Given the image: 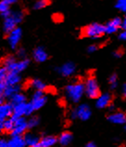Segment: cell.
Returning a JSON list of instances; mask_svg holds the SVG:
<instances>
[{"mask_svg":"<svg viewBox=\"0 0 126 147\" xmlns=\"http://www.w3.org/2000/svg\"><path fill=\"white\" fill-rule=\"evenodd\" d=\"M65 94H66V97L71 102L73 103L79 102L82 100L83 96L85 95V84L82 82H75V83L69 84L65 88Z\"/></svg>","mask_w":126,"mask_h":147,"instance_id":"1","label":"cell"},{"mask_svg":"<svg viewBox=\"0 0 126 147\" xmlns=\"http://www.w3.org/2000/svg\"><path fill=\"white\" fill-rule=\"evenodd\" d=\"M83 84H85V95L89 99H97L101 94L98 82L94 76H88Z\"/></svg>","mask_w":126,"mask_h":147,"instance_id":"2","label":"cell"},{"mask_svg":"<svg viewBox=\"0 0 126 147\" xmlns=\"http://www.w3.org/2000/svg\"><path fill=\"white\" fill-rule=\"evenodd\" d=\"M92 110L86 103H82L71 112V117L72 119H79L82 121H86L91 117Z\"/></svg>","mask_w":126,"mask_h":147,"instance_id":"3","label":"cell"},{"mask_svg":"<svg viewBox=\"0 0 126 147\" xmlns=\"http://www.w3.org/2000/svg\"><path fill=\"white\" fill-rule=\"evenodd\" d=\"M106 34L105 25L94 22L92 24L87 25L85 29L83 30V34L89 38H98Z\"/></svg>","mask_w":126,"mask_h":147,"instance_id":"4","label":"cell"},{"mask_svg":"<svg viewBox=\"0 0 126 147\" xmlns=\"http://www.w3.org/2000/svg\"><path fill=\"white\" fill-rule=\"evenodd\" d=\"M47 96L45 95L44 91L35 90L32 96V100L30 102L32 103L33 109L35 111H38V110H40L42 107L45 106V104L47 103Z\"/></svg>","mask_w":126,"mask_h":147,"instance_id":"5","label":"cell"},{"mask_svg":"<svg viewBox=\"0 0 126 147\" xmlns=\"http://www.w3.org/2000/svg\"><path fill=\"white\" fill-rule=\"evenodd\" d=\"M29 129L28 127V120L23 117H20L15 119V126L14 129L12 131L11 135H19V136H23V135L27 132V130Z\"/></svg>","mask_w":126,"mask_h":147,"instance_id":"6","label":"cell"},{"mask_svg":"<svg viewBox=\"0 0 126 147\" xmlns=\"http://www.w3.org/2000/svg\"><path fill=\"white\" fill-rule=\"evenodd\" d=\"M21 85H17V86H9V85H7L5 88V90L0 92V102H5L6 100H9L16 93L21 92Z\"/></svg>","mask_w":126,"mask_h":147,"instance_id":"7","label":"cell"},{"mask_svg":"<svg viewBox=\"0 0 126 147\" xmlns=\"http://www.w3.org/2000/svg\"><path fill=\"white\" fill-rule=\"evenodd\" d=\"M7 42H9V47L12 49H17L18 45L21 39V30L19 27H17L13 31H11L9 34H7Z\"/></svg>","mask_w":126,"mask_h":147,"instance_id":"8","label":"cell"},{"mask_svg":"<svg viewBox=\"0 0 126 147\" xmlns=\"http://www.w3.org/2000/svg\"><path fill=\"white\" fill-rule=\"evenodd\" d=\"M112 103V96L108 92L101 93L95 99V107L98 109H104V108L109 107Z\"/></svg>","mask_w":126,"mask_h":147,"instance_id":"9","label":"cell"},{"mask_svg":"<svg viewBox=\"0 0 126 147\" xmlns=\"http://www.w3.org/2000/svg\"><path fill=\"white\" fill-rule=\"evenodd\" d=\"M14 105L10 102H5L0 104V121L12 117Z\"/></svg>","mask_w":126,"mask_h":147,"instance_id":"10","label":"cell"},{"mask_svg":"<svg viewBox=\"0 0 126 147\" xmlns=\"http://www.w3.org/2000/svg\"><path fill=\"white\" fill-rule=\"evenodd\" d=\"M2 66L7 69V72H13V73H19V61L15 59L13 56H7L4 58Z\"/></svg>","mask_w":126,"mask_h":147,"instance_id":"11","label":"cell"},{"mask_svg":"<svg viewBox=\"0 0 126 147\" xmlns=\"http://www.w3.org/2000/svg\"><path fill=\"white\" fill-rule=\"evenodd\" d=\"M108 120L115 125H124L126 123V113L121 111L112 112L108 115Z\"/></svg>","mask_w":126,"mask_h":147,"instance_id":"12","label":"cell"},{"mask_svg":"<svg viewBox=\"0 0 126 147\" xmlns=\"http://www.w3.org/2000/svg\"><path fill=\"white\" fill-rule=\"evenodd\" d=\"M121 26H123V20L121 18H114L108 22V24L105 25L106 34H111L116 33L120 28H121Z\"/></svg>","mask_w":126,"mask_h":147,"instance_id":"13","label":"cell"},{"mask_svg":"<svg viewBox=\"0 0 126 147\" xmlns=\"http://www.w3.org/2000/svg\"><path fill=\"white\" fill-rule=\"evenodd\" d=\"M75 70H76L75 64L73 63H71V61L63 63L61 66H59L58 69H57L58 73L60 74V75L64 77H69V76H72L75 73Z\"/></svg>","mask_w":126,"mask_h":147,"instance_id":"14","label":"cell"},{"mask_svg":"<svg viewBox=\"0 0 126 147\" xmlns=\"http://www.w3.org/2000/svg\"><path fill=\"white\" fill-rule=\"evenodd\" d=\"M14 126H15V119L13 117H9L3 121H0V129H1L3 133L11 134L14 129Z\"/></svg>","mask_w":126,"mask_h":147,"instance_id":"15","label":"cell"},{"mask_svg":"<svg viewBox=\"0 0 126 147\" xmlns=\"http://www.w3.org/2000/svg\"><path fill=\"white\" fill-rule=\"evenodd\" d=\"M33 58L36 63H45L47 60L48 54L44 48L38 47L33 51Z\"/></svg>","mask_w":126,"mask_h":147,"instance_id":"16","label":"cell"},{"mask_svg":"<svg viewBox=\"0 0 126 147\" xmlns=\"http://www.w3.org/2000/svg\"><path fill=\"white\" fill-rule=\"evenodd\" d=\"M18 24L17 22L14 20V18L11 16V14L9 17H7L4 19V22H3V31L5 34H9L11 31H13L15 28H17Z\"/></svg>","mask_w":126,"mask_h":147,"instance_id":"17","label":"cell"},{"mask_svg":"<svg viewBox=\"0 0 126 147\" xmlns=\"http://www.w3.org/2000/svg\"><path fill=\"white\" fill-rule=\"evenodd\" d=\"M27 117V102L20 103L17 105H14V111L12 117L14 119Z\"/></svg>","mask_w":126,"mask_h":147,"instance_id":"18","label":"cell"},{"mask_svg":"<svg viewBox=\"0 0 126 147\" xmlns=\"http://www.w3.org/2000/svg\"><path fill=\"white\" fill-rule=\"evenodd\" d=\"M57 142H59L58 138L53 135H45L40 139L39 144L41 147H54Z\"/></svg>","mask_w":126,"mask_h":147,"instance_id":"19","label":"cell"},{"mask_svg":"<svg viewBox=\"0 0 126 147\" xmlns=\"http://www.w3.org/2000/svg\"><path fill=\"white\" fill-rule=\"evenodd\" d=\"M9 147H27L24 141L23 136H19V135H11L9 141Z\"/></svg>","mask_w":126,"mask_h":147,"instance_id":"20","label":"cell"},{"mask_svg":"<svg viewBox=\"0 0 126 147\" xmlns=\"http://www.w3.org/2000/svg\"><path fill=\"white\" fill-rule=\"evenodd\" d=\"M58 140H59V144L60 145L63 147H66L71 144L72 140H73V136H72V134L70 131H64V132H62L59 135Z\"/></svg>","mask_w":126,"mask_h":147,"instance_id":"21","label":"cell"},{"mask_svg":"<svg viewBox=\"0 0 126 147\" xmlns=\"http://www.w3.org/2000/svg\"><path fill=\"white\" fill-rule=\"evenodd\" d=\"M23 137H24V141H25V144H26V146L27 147L39 144L40 139H41V138H39L38 135L32 133V132H26L23 135Z\"/></svg>","mask_w":126,"mask_h":147,"instance_id":"22","label":"cell"},{"mask_svg":"<svg viewBox=\"0 0 126 147\" xmlns=\"http://www.w3.org/2000/svg\"><path fill=\"white\" fill-rule=\"evenodd\" d=\"M30 86L33 88L34 90H38V91H45L47 90V86L44 81H42L41 79H37L34 78L30 81Z\"/></svg>","mask_w":126,"mask_h":147,"instance_id":"23","label":"cell"},{"mask_svg":"<svg viewBox=\"0 0 126 147\" xmlns=\"http://www.w3.org/2000/svg\"><path fill=\"white\" fill-rule=\"evenodd\" d=\"M0 12H1V15L4 19L9 17L12 12L10 10V5L5 2L4 0H1V2H0Z\"/></svg>","mask_w":126,"mask_h":147,"instance_id":"24","label":"cell"},{"mask_svg":"<svg viewBox=\"0 0 126 147\" xmlns=\"http://www.w3.org/2000/svg\"><path fill=\"white\" fill-rule=\"evenodd\" d=\"M9 100L13 105H17V104H20V103L27 102H26V100H27V98H26V96L23 93H21V92H18V93L15 94Z\"/></svg>","mask_w":126,"mask_h":147,"instance_id":"25","label":"cell"},{"mask_svg":"<svg viewBox=\"0 0 126 147\" xmlns=\"http://www.w3.org/2000/svg\"><path fill=\"white\" fill-rule=\"evenodd\" d=\"M40 123V119L36 115H32L30 117V118L28 119V127H29V129H33L39 125Z\"/></svg>","mask_w":126,"mask_h":147,"instance_id":"26","label":"cell"},{"mask_svg":"<svg viewBox=\"0 0 126 147\" xmlns=\"http://www.w3.org/2000/svg\"><path fill=\"white\" fill-rule=\"evenodd\" d=\"M50 1L49 0H37V1L33 4V9H45V7L49 5Z\"/></svg>","mask_w":126,"mask_h":147,"instance_id":"27","label":"cell"},{"mask_svg":"<svg viewBox=\"0 0 126 147\" xmlns=\"http://www.w3.org/2000/svg\"><path fill=\"white\" fill-rule=\"evenodd\" d=\"M11 16L14 18V20L17 22V24H19L20 22H21V21L23 20L24 17V13L22 12L21 10H15L11 12Z\"/></svg>","mask_w":126,"mask_h":147,"instance_id":"28","label":"cell"},{"mask_svg":"<svg viewBox=\"0 0 126 147\" xmlns=\"http://www.w3.org/2000/svg\"><path fill=\"white\" fill-rule=\"evenodd\" d=\"M109 84L111 90H115L118 86V76L116 74H112L109 78Z\"/></svg>","mask_w":126,"mask_h":147,"instance_id":"29","label":"cell"},{"mask_svg":"<svg viewBox=\"0 0 126 147\" xmlns=\"http://www.w3.org/2000/svg\"><path fill=\"white\" fill-rule=\"evenodd\" d=\"M115 7L116 9L126 13V0H117Z\"/></svg>","mask_w":126,"mask_h":147,"instance_id":"30","label":"cell"},{"mask_svg":"<svg viewBox=\"0 0 126 147\" xmlns=\"http://www.w3.org/2000/svg\"><path fill=\"white\" fill-rule=\"evenodd\" d=\"M17 53H18V57L20 58V59L21 60V59H26V51H25V49H18V51H17Z\"/></svg>","mask_w":126,"mask_h":147,"instance_id":"31","label":"cell"},{"mask_svg":"<svg viewBox=\"0 0 126 147\" xmlns=\"http://www.w3.org/2000/svg\"><path fill=\"white\" fill-rule=\"evenodd\" d=\"M98 49V47H97V45H95V44H93V45H90L88 48H87V51H88L89 53H94Z\"/></svg>","mask_w":126,"mask_h":147,"instance_id":"32","label":"cell"},{"mask_svg":"<svg viewBox=\"0 0 126 147\" xmlns=\"http://www.w3.org/2000/svg\"><path fill=\"white\" fill-rule=\"evenodd\" d=\"M119 39L121 41H126V31L125 30H123L119 34Z\"/></svg>","mask_w":126,"mask_h":147,"instance_id":"33","label":"cell"},{"mask_svg":"<svg viewBox=\"0 0 126 147\" xmlns=\"http://www.w3.org/2000/svg\"><path fill=\"white\" fill-rule=\"evenodd\" d=\"M0 147H9V142H7L6 139H2L1 141H0Z\"/></svg>","mask_w":126,"mask_h":147,"instance_id":"34","label":"cell"},{"mask_svg":"<svg viewBox=\"0 0 126 147\" xmlns=\"http://www.w3.org/2000/svg\"><path fill=\"white\" fill-rule=\"evenodd\" d=\"M113 56L115 58H121V56H123V52H121V50L117 49V50H115V51L113 52Z\"/></svg>","mask_w":126,"mask_h":147,"instance_id":"35","label":"cell"},{"mask_svg":"<svg viewBox=\"0 0 126 147\" xmlns=\"http://www.w3.org/2000/svg\"><path fill=\"white\" fill-rule=\"evenodd\" d=\"M121 28H123V30H125L126 31V13H125L124 19L123 20V26H121Z\"/></svg>","mask_w":126,"mask_h":147,"instance_id":"36","label":"cell"},{"mask_svg":"<svg viewBox=\"0 0 126 147\" xmlns=\"http://www.w3.org/2000/svg\"><path fill=\"white\" fill-rule=\"evenodd\" d=\"M5 2H7V4H9V5H13V4H15L17 2V0H4Z\"/></svg>","mask_w":126,"mask_h":147,"instance_id":"37","label":"cell"},{"mask_svg":"<svg viewBox=\"0 0 126 147\" xmlns=\"http://www.w3.org/2000/svg\"><path fill=\"white\" fill-rule=\"evenodd\" d=\"M85 147H97V144H95V142H88V144L85 145Z\"/></svg>","mask_w":126,"mask_h":147,"instance_id":"38","label":"cell"},{"mask_svg":"<svg viewBox=\"0 0 126 147\" xmlns=\"http://www.w3.org/2000/svg\"><path fill=\"white\" fill-rule=\"evenodd\" d=\"M123 96L124 98H126V84H124L123 87Z\"/></svg>","mask_w":126,"mask_h":147,"instance_id":"39","label":"cell"},{"mask_svg":"<svg viewBox=\"0 0 126 147\" xmlns=\"http://www.w3.org/2000/svg\"><path fill=\"white\" fill-rule=\"evenodd\" d=\"M30 147H41V145H40V144H37L35 145H33V146H30Z\"/></svg>","mask_w":126,"mask_h":147,"instance_id":"40","label":"cell"},{"mask_svg":"<svg viewBox=\"0 0 126 147\" xmlns=\"http://www.w3.org/2000/svg\"><path fill=\"white\" fill-rule=\"evenodd\" d=\"M123 129H124V130L126 131V123H125L124 125H123Z\"/></svg>","mask_w":126,"mask_h":147,"instance_id":"41","label":"cell"}]
</instances>
